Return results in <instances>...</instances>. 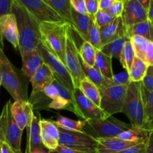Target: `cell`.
<instances>
[{"label": "cell", "mask_w": 153, "mask_h": 153, "mask_svg": "<svg viewBox=\"0 0 153 153\" xmlns=\"http://www.w3.org/2000/svg\"><path fill=\"white\" fill-rule=\"evenodd\" d=\"M133 49H134L135 57L140 59L144 62L145 53H146V48H147L149 40L145 39L144 37L138 35H134L129 38ZM145 63V62H144Z\"/></svg>", "instance_id": "e575fe53"}, {"label": "cell", "mask_w": 153, "mask_h": 153, "mask_svg": "<svg viewBox=\"0 0 153 153\" xmlns=\"http://www.w3.org/2000/svg\"><path fill=\"white\" fill-rule=\"evenodd\" d=\"M134 35L141 36L153 43V25L149 20L135 24L126 29V37L128 39Z\"/></svg>", "instance_id": "cb8c5ba5"}, {"label": "cell", "mask_w": 153, "mask_h": 153, "mask_svg": "<svg viewBox=\"0 0 153 153\" xmlns=\"http://www.w3.org/2000/svg\"><path fill=\"white\" fill-rule=\"evenodd\" d=\"M1 82H0V88H1Z\"/></svg>", "instance_id": "91938a15"}, {"label": "cell", "mask_w": 153, "mask_h": 153, "mask_svg": "<svg viewBox=\"0 0 153 153\" xmlns=\"http://www.w3.org/2000/svg\"><path fill=\"white\" fill-rule=\"evenodd\" d=\"M47 100H49L47 108L67 110L77 116V109L72 92L58 83L56 80H54L52 83L47 85L43 91L34 95H31L28 98V102L31 104L33 109H45Z\"/></svg>", "instance_id": "7a4b0ae2"}, {"label": "cell", "mask_w": 153, "mask_h": 153, "mask_svg": "<svg viewBox=\"0 0 153 153\" xmlns=\"http://www.w3.org/2000/svg\"><path fill=\"white\" fill-rule=\"evenodd\" d=\"M122 113L126 115L131 126L144 127L145 116L141 95V82H130L128 85Z\"/></svg>", "instance_id": "5b68a950"}, {"label": "cell", "mask_w": 153, "mask_h": 153, "mask_svg": "<svg viewBox=\"0 0 153 153\" xmlns=\"http://www.w3.org/2000/svg\"><path fill=\"white\" fill-rule=\"evenodd\" d=\"M49 153H96V152H83V151L76 150V149H70V148L66 147V146H60L58 145V147L53 150L48 151Z\"/></svg>", "instance_id": "c3c4849f"}, {"label": "cell", "mask_w": 153, "mask_h": 153, "mask_svg": "<svg viewBox=\"0 0 153 153\" xmlns=\"http://www.w3.org/2000/svg\"><path fill=\"white\" fill-rule=\"evenodd\" d=\"M55 80L53 74L50 69L46 64L43 63L37 71L34 73L30 79V82L32 86V91L31 95L41 92L45 88Z\"/></svg>", "instance_id": "d6986e66"}, {"label": "cell", "mask_w": 153, "mask_h": 153, "mask_svg": "<svg viewBox=\"0 0 153 153\" xmlns=\"http://www.w3.org/2000/svg\"><path fill=\"white\" fill-rule=\"evenodd\" d=\"M53 122L58 128L67 130V131H82L86 125L85 120H75L62 116L59 114H57L56 120Z\"/></svg>", "instance_id": "f1b7e54d"}, {"label": "cell", "mask_w": 153, "mask_h": 153, "mask_svg": "<svg viewBox=\"0 0 153 153\" xmlns=\"http://www.w3.org/2000/svg\"><path fill=\"white\" fill-rule=\"evenodd\" d=\"M1 153H16L5 142L1 141Z\"/></svg>", "instance_id": "f907efd6"}, {"label": "cell", "mask_w": 153, "mask_h": 153, "mask_svg": "<svg viewBox=\"0 0 153 153\" xmlns=\"http://www.w3.org/2000/svg\"><path fill=\"white\" fill-rule=\"evenodd\" d=\"M66 22L73 24L72 7L70 0H43Z\"/></svg>", "instance_id": "603a6c76"}, {"label": "cell", "mask_w": 153, "mask_h": 153, "mask_svg": "<svg viewBox=\"0 0 153 153\" xmlns=\"http://www.w3.org/2000/svg\"><path fill=\"white\" fill-rule=\"evenodd\" d=\"M0 82L14 101H28V79L13 65L0 46Z\"/></svg>", "instance_id": "3957f363"}, {"label": "cell", "mask_w": 153, "mask_h": 153, "mask_svg": "<svg viewBox=\"0 0 153 153\" xmlns=\"http://www.w3.org/2000/svg\"><path fill=\"white\" fill-rule=\"evenodd\" d=\"M79 54L81 59L85 64L91 67H94L97 49L89 42L83 40V43L81 44L80 48L79 49Z\"/></svg>", "instance_id": "d6a6232c"}, {"label": "cell", "mask_w": 153, "mask_h": 153, "mask_svg": "<svg viewBox=\"0 0 153 153\" xmlns=\"http://www.w3.org/2000/svg\"><path fill=\"white\" fill-rule=\"evenodd\" d=\"M146 142L139 143V144L135 145V146H131V147H129L128 149H124V150L116 153H146V152H145Z\"/></svg>", "instance_id": "bcb514c9"}, {"label": "cell", "mask_w": 153, "mask_h": 153, "mask_svg": "<svg viewBox=\"0 0 153 153\" xmlns=\"http://www.w3.org/2000/svg\"><path fill=\"white\" fill-rule=\"evenodd\" d=\"M139 143H140L121 140L117 137L98 139L96 153H116Z\"/></svg>", "instance_id": "ac0fdd59"}, {"label": "cell", "mask_w": 153, "mask_h": 153, "mask_svg": "<svg viewBox=\"0 0 153 153\" xmlns=\"http://www.w3.org/2000/svg\"><path fill=\"white\" fill-rule=\"evenodd\" d=\"M134 58H135V54H134L132 44H131L130 40H128L126 42V44L119 59L123 68L125 69L126 71L128 73L131 68Z\"/></svg>", "instance_id": "836d02e7"}, {"label": "cell", "mask_w": 153, "mask_h": 153, "mask_svg": "<svg viewBox=\"0 0 153 153\" xmlns=\"http://www.w3.org/2000/svg\"><path fill=\"white\" fill-rule=\"evenodd\" d=\"M13 13L17 24L19 33V49L20 54L37 49L42 41L40 22L26 9L14 0L12 5Z\"/></svg>", "instance_id": "6da1fadb"}, {"label": "cell", "mask_w": 153, "mask_h": 153, "mask_svg": "<svg viewBox=\"0 0 153 153\" xmlns=\"http://www.w3.org/2000/svg\"><path fill=\"white\" fill-rule=\"evenodd\" d=\"M100 33L102 46L120 37H126V27L122 18L116 17L111 22L100 28Z\"/></svg>", "instance_id": "ffe728a7"}, {"label": "cell", "mask_w": 153, "mask_h": 153, "mask_svg": "<svg viewBox=\"0 0 153 153\" xmlns=\"http://www.w3.org/2000/svg\"><path fill=\"white\" fill-rule=\"evenodd\" d=\"M40 22H65L43 0H15Z\"/></svg>", "instance_id": "4fadbf2b"}, {"label": "cell", "mask_w": 153, "mask_h": 153, "mask_svg": "<svg viewBox=\"0 0 153 153\" xmlns=\"http://www.w3.org/2000/svg\"><path fill=\"white\" fill-rule=\"evenodd\" d=\"M94 17L88 14H82L72 8V25L82 40L88 41V34Z\"/></svg>", "instance_id": "7402d4cb"}, {"label": "cell", "mask_w": 153, "mask_h": 153, "mask_svg": "<svg viewBox=\"0 0 153 153\" xmlns=\"http://www.w3.org/2000/svg\"><path fill=\"white\" fill-rule=\"evenodd\" d=\"M59 129L58 145L83 152H96L98 140L85 131Z\"/></svg>", "instance_id": "30bf717a"}, {"label": "cell", "mask_w": 153, "mask_h": 153, "mask_svg": "<svg viewBox=\"0 0 153 153\" xmlns=\"http://www.w3.org/2000/svg\"><path fill=\"white\" fill-rule=\"evenodd\" d=\"M86 9L88 14L90 16L94 17V15L97 13L99 8V0H85Z\"/></svg>", "instance_id": "ee69618b"}, {"label": "cell", "mask_w": 153, "mask_h": 153, "mask_svg": "<svg viewBox=\"0 0 153 153\" xmlns=\"http://www.w3.org/2000/svg\"><path fill=\"white\" fill-rule=\"evenodd\" d=\"M41 140L43 146L49 151L55 149L58 146V140L43 129H41Z\"/></svg>", "instance_id": "ab89813d"}, {"label": "cell", "mask_w": 153, "mask_h": 153, "mask_svg": "<svg viewBox=\"0 0 153 153\" xmlns=\"http://www.w3.org/2000/svg\"><path fill=\"white\" fill-rule=\"evenodd\" d=\"M14 0H0V16L11 13V8Z\"/></svg>", "instance_id": "f6af8a7d"}, {"label": "cell", "mask_w": 153, "mask_h": 153, "mask_svg": "<svg viewBox=\"0 0 153 153\" xmlns=\"http://www.w3.org/2000/svg\"><path fill=\"white\" fill-rule=\"evenodd\" d=\"M124 1L121 0H117L113 5L111 7V8L108 10L110 14L114 17H121L122 16L123 11Z\"/></svg>", "instance_id": "b9f144b4"}, {"label": "cell", "mask_w": 153, "mask_h": 153, "mask_svg": "<svg viewBox=\"0 0 153 153\" xmlns=\"http://www.w3.org/2000/svg\"><path fill=\"white\" fill-rule=\"evenodd\" d=\"M117 0H99V8L100 10L108 11Z\"/></svg>", "instance_id": "681fc988"}, {"label": "cell", "mask_w": 153, "mask_h": 153, "mask_svg": "<svg viewBox=\"0 0 153 153\" xmlns=\"http://www.w3.org/2000/svg\"><path fill=\"white\" fill-rule=\"evenodd\" d=\"M149 139H153V130H152V131H149Z\"/></svg>", "instance_id": "6f0895ef"}, {"label": "cell", "mask_w": 153, "mask_h": 153, "mask_svg": "<svg viewBox=\"0 0 153 153\" xmlns=\"http://www.w3.org/2000/svg\"><path fill=\"white\" fill-rule=\"evenodd\" d=\"M86 121V125L83 131L96 139L116 137L123 131L129 129L131 124L122 122L112 116L105 119L89 120Z\"/></svg>", "instance_id": "8992f818"}, {"label": "cell", "mask_w": 153, "mask_h": 153, "mask_svg": "<svg viewBox=\"0 0 153 153\" xmlns=\"http://www.w3.org/2000/svg\"><path fill=\"white\" fill-rule=\"evenodd\" d=\"M142 85L148 91H153V67H148L147 71L142 80Z\"/></svg>", "instance_id": "60d3db41"}, {"label": "cell", "mask_w": 153, "mask_h": 153, "mask_svg": "<svg viewBox=\"0 0 153 153\" xmlns=\"http://www.w3.org/2000/svg\"><path fill=\"white\" fill-rule=\"evenodd\" d=\"M31 153H49V152H46L44 149H36V150H34Z\"/></svg>", "instance_id": "9f6ffc18"}, {"label": "cell", "mask_w": 153, "mask_h": 153, "mask_svg": "<svg viewBox=\"0 0 153 153\" xmlns=\"http://www.w3.org/2000/svg\"><path fill=\"white\" fill-rule=\"evenodd\" d=\"M70 25L66 22H43L40 23L42 41L64 64Z\"/></svg>", "instance_id": "277c9868"}, {"label": "cell", "mask_w": 153, "mask_h": 153, "mask_svg": "<svg viewBox=\"0 0 153 153\" xmlns=\"http://www.w3.org/2000/svg\"><path fill=\"white\" fill-rule=\"evenodd\" d=\"M106 86L108 85H126L128 86L130 84L129 76L128 72H122L118 74L114 75L112 78L107 79H105Z\"/></svg>", "instance_id": "8d00e7d4"}, {"label": "cell", "mask_w": 153, "mask_h": 153, "mask_svg": "<svg viewBox=\"0 0 153 153\" xmlns=\"http://www.w3.org/2000/svg\"><path fill=\"white\" fill-rule=\"evenodd\" d=\"M88 41L97 50H100L102 45V38L101 33H100V28L96 25L93 19V22L91 24V28H90L89 34H88Z\"/></svg>", "instance_id": "d590c367"}, {"label": "cell", "mask_w": 153, "mask_h": 153, "mask_svg": "<svg viewBox=\"0 0 153 153\" xmlns=\"http://www.w3.org/2000/svg\"><path fill=\"white\" fill-rule=\"evenodd\" d=\"M0 153H1V140H0Z\"/></svg>", "instance_id": "680465c9"}, {"label": "cell", "mask_w": 153, "mask_h": 153, "mask_svg": "<svg viewBox=\"0 0 153 153\" xmlns=\"http://www.w3.org/2000/svg\"><path fill=\"white\" fill-rule=\"evenodd\" d=\"M5 39L15 49L19 46L17 24L13 13L0 16V46L3 48V40Z\"/></svg>", "instance_id": "9a60e30c"}, {"label": "cell", "mask_w": 153, "mask_h": 153, "mask_svg": "<svg viewBox=\"0 0 153 153\" xmlns=\"http://www.w3.org/2000/svg\"><path fill=\"white\" fill-rule=\"evenodd\" d=\"M146 153H153V139L148 138L146 142Z\"/></svg>", "instance_id": "f5cc1de1"}, {"label": "cell", "mask_w": 153, "mask_h": 153, "mask_svg": "<svg viewBox=\"0 0 153 153\" xmlns=\"http://www.w3.org/2000/svg\"><path fill=\"white\" fill-rule=\"evenodd\" d=\"M36 49L41 55L43 63L46 64L52 71L55 80L73 93L76 88L73 79L64 63L46 46L43 41L39 43Z\"/></svg>", "instance_id": "ba28073f"}, {"label": "cell", "mask_w": 153, "mask_h": 153, "mask_svg": "<svg viewBox=\"0 0 153 153\" xmlns=\"http://www.w3.org/2000/svg\"><path fill=\"white\" fill-rule=\"evenodd\" d=\"M82 94L100 108V92L99 88L86 77L82 79L79 87Z\"/></svg>", "instance_id": "83f0119b"}, {"label": "cell", "mask_w": 153, "mask_h": 153, "mask_svg": "<svg viewBox=\"0 0 153 153\" xmlns=\"http://www.w3.org/2000/svg\"><path fill=\"white\" fill-rule=\"evenodd\" d=\"M12 102L9 100L0 114V140L5 142L16 153L21 151V140L23 131L15 122L11 113Z\"/></svg>", "instance_id": "52a82bcc"}, {"label": "cell", "mask_w": 153, "mask_h": 153, "mask_svg": "<svg viewBox=\"0 0 153 153\" xmlns=\"http://www.w3.org/2000/svg\"><path fill=\"white\" fill-rule=\"evenodd\" d=\"M128 40H129V39L127 38L126 37H120V38L116 39V40H113L110 43L103 45L101 49H100V51L107 56L110 57V58L120 59V57L122 53L126 42Z\"/></svg>", "instance_id": "4316f807"}, {"label": "cell", "mask_w": 153, "mask_h": 153, "mask_svg": "<svg viewBox=\"0 0 153 153\" xmlns=\"http://www.w3.org/2000/svg\"><path fill=\"white\" fill-rule=\"evenodd\" d=\"M33 107L31 103L28 101L18 100L14 101L11 104V113L15 122L19 128L24 131L27 126L30 123L33 115Z\"/></svg>", "instance_id": "2e32d148"}, {"label": "cell", "mask_w": 153, "mask_h": 153, "mask_svg": "<svg viewBox=\"0 0 153 153\" xmlns=\"http://www.w3.org/2000/svg\"><path fill=\"white\" fill-rule=\"evenodd\" d=\"M22 73L29 81L37 69L43 64V58L37 49L28 51L21 55Z\"/></svg>", "instance_id": "44dd1931"}, {"label": "cell", "mask_w": 153, "mask_h": 153, "mask_svg": "<svg viewBox=\"0 0 153 153\" xmlns=\"http://www.w3.org/2000/svg\"><path fill=\"white\" fill-rule=\"evenodd\" d=\"M80 61L82 71H83L84 75L87 79H88L92 83H94L99 88V90L102 88L103 87L106 86L105 79L95 67H91V66L86 64L81 59V58Z\"/></svg>", "instance_id": "f546056e"}, {"label": "cell", "mask_w": 153, "mask_h": 153, "mask_svg": "<svg viewBox=\"0 0 153 153\" xmlns=\"http://www.w3.org/2000/svg\"><path fill=\"white\" fill-rule=\"evenodd\" d=\"M147 16L148 20L153 25V0H151L150 3H149V8L147 10Z\"/></svg>", "instance_id": "816d5d0a"}, {"label": "cell", "mask_w": 153, "mask_h": 153, "mask_svg": "<svg viewBox=\"0 0 153 153\" xmlns=\"http://www.w3.org/2000/svg\"><path fill=\"white\" fill-rule=\"evenodd\" d=\"M72 8L82 14H88L85 0H70Z\"/></svg>", "instance_id": "7bdbcfd3"}, {"label": "cell", "mask_w": 153, "mask_h": 153, "mask_svg": "<svg viewBox=\"0 0 153 153\" xmlns=\"http://www.w3.org/2000/svg\"><path fill=\"white\" fill-rule=\"evenodd\" d=\"M146 10H148L149 8V3H150L151 0H137Z\"/></svg>", "instance_id": "db71d44e"}, {"label": "cell", "mask_w": 153, "mask_h": 153, "mask_svg": "<svg viewBox=\"0 0 153 153\" xmlns=\"http://www.w3.org/2000/svg\"><path fill=\"white\" fill-rule=\"evenodd\" d=\"M121 1H126V0H121Z\"/></svg>", "instance_id": "94428289"}, {"label": "cell", "mask_w": 153, "mask_h": 153, "mask_svg": "<svg viewBox=\"0 0 153 153\" xmlns=\"http://www.w3.org/2000/svg\"><path fill=\"white\" fill-rule=\"evenodd\" d=\"M121 18L126 29L135 24L148 20L147 10L137 0H126Z\"/></svg>", "instance_id": "5bb4252c"}, {"label": "cell", "mask_w": 153, "mask_h": 153, "mask_svg": "<svg viewBox=\"0 0 153 153\" xmlns=\"http://www.w3.org/2000/svg\"><path fill=\"white\" fill-rule=\"evenodd\" d=\"M72 94L77 109V117L83 120L105 119L109 117L95 103L87 98L79 88H75Z\"/></svg>", "instance_id": "7c38bea8"}, {"label": "cell", "mask_w": 153, "mask_h": 153, "mask_svg": "<svg viewBox=\"0 0 153 153\" xmlns=\"http://www.w3.org/2000/svg\"><path fill=\"white\" fill-rule=\"evenodd\" d=\"M149 131L146 128L137 126H131L129 129L123 131L117 136L118 138L127 141L143 143L148 140Z\"/></svg>", "instance_id": "484cf974"}, {"label": "cell", "mask_w": 153, "mask_h": 153, "mask_svg": "<svg viewBox=\"0 0 153 153\" xmlns=\"http://www.w3.org/2000/svg\"><path fill=\"white\" fill-rule=\"evenodd\" d=\"M127 87L126 85H108L100 90V108L108 116L122 113Z\"/></svg>", "instance_id": "9c48e42d"}, {"label": "cell", "mask_w": 153, "mask_h": 153, "mask_svg": "<svg viewBox=\"0 0 153 153\" xmlns=\"http://www.w3.org/2000/svg\"><path fill=\"white\" fill-rule=\"evenodd\" d=\"M40 120L38 116L34 114L30 123L25 128L27 129V143L25 153H31L36 149L45 148L42 143Z\"/></svg>", "instance_id": "e0dca14e"}, {"label": "cell", "mask_w": 153, "mask_h": 153, "mask_svg": "<svg viewBox=\"0 0 153 153\" xmlns=\"http://www.w3.org/2000/svg\"><path fill=\"white\" fill-rule=\"evenodd\" d=\"M149 66L141 61L140 59L135 57L133 61L131 67L128 71L129 80L131 82H142L146 75V71Z\"/></svg>", "instance_id": "4dcf8cb0"}, {"label": "cell", "mask_w": 153, "mask_h": 153, "mask_svg": "<svg viewBox=\"0 0 153 153\" xmlns=\"http://www.w3.org/2000/svg\"><path fill=\"white\" fill-rule=\"evenodd\" d=\"M116 17L112 16L108 11L102 10H99L97 11V13L94 15V21L96 23V25L100 28L102 27L109 24L110 22H111Z\"/></svg>", "instance_id": "74e56055"}, {"label": "cell", "mask_w": 153, "mask_h": 153, "mask_svg": "<svg viewBox=\"0 0 153 153\" xmlns=\"http://www.w3.org/2000/svg\"><path fill=\"white\" fill-rule=\"evenodd\" d=\"M144 62L148 66L153 67V43L151 41L148 42L147 48H146V53H145Z\"/></svg>", "instance_id": "7dc6e473"}, {"label": "cell", "mask_w": 153, "mask_h": 153, "mask_svg": "<svg viewBox=\"0 0 153 153\" xmlns=\"http://www.w3.org/2000/svg\"><path fill=\"white\" fill-rule=\"evenodd\" d=\"M40 126L41 129L44 130L48 134L52 135L54 138L58 140V139H59V129H58V127L54 123L53 121L40 119Z\"/></svg>", "instance_id": "f35d334b"}, {"label": "cell", "mask_w": 153, "mask_h": 153, "mask_svg": "<svg viewBox=\"0 0 153 153\" xmlns=\"http://www.w3.org/2000/svg\"><path fill=\"white\" fill-rule=\"evenodd\" d=\"M64 65L66 66L73 79L75 88H78L80 82L82 79H85V76L82 71V66H81L79 48L73 38V34L70 29V25L67 37Z\"/></svg>", "instance_id": "8fae6325"}, {"label": "cell", "mask_w": 153, "mask_h": 153, "mask_svg": "<svg viewBox=\"0 0 153 153\" xmlns=\"http://www.w3.org/2000/svg\"><path fill=\"white\" fill-rule=\"evenodd\" d=\"M94 67L102 75L105 79H109L114 76L112 70V58L97 49Z\"/></svg>", "instance_id": "d4e9b609"}, {"label": "cell", "mask_w": 153, "mask_h": 153, "mask_svg": "<svg viewBox=\"0 0 153 153\" xmlns=\"http://www.w3.org/2000/svg\"><path fill=\"white\" fill-rule=\"evenodd\" d=\"M141 95L143 99V108H144L145 125H146L152 120L153 118V91H148L143 87L141 82Z\"/></svg>", "instance_id": "1f68e13d"}, {"label": "cell", "mask_w": 153, "mask_h": 153, "mask_svg": "<svg viewBox=\"0 0 153 153\" xmlns=\"http://www.w3.org/2000/svg\"><path fill=\"white\" fill-rule=\"evenodd\" d=\"M144 128H146V129H147L148 131H152L153 130V118L152 119V120H151L150 122H149V123H148L147 125L145 126Z\"/></svg>", "instance_id": "11a10c76"}]
</instances>
